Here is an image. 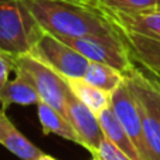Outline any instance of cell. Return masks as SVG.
<instances>
[{"label": "cell", "mask_w": 160, "mask_h": 160, "mask_svg": "<svg viewBox=\"0 0 160 160\" xmlns=\"http://www.w3.org/2000/svg\"><path fill=\"white\" fill-rule=\"evenodd\" d=\"M92 160H132L126 153L118 149L109 139L103 138L98 149L92 153Z\"/></svg>", "instance_id": "obj_18"}, {"label": "cell", "mask_w": 160, "mask_h": 160, "mask_svg": "<svg viewBox=\"0 0 160 160\" xmlns=\"http://www.w3.org/2000/svg\"><path fill=\"white\" fill-rule=\"evenodd\" d=\"M152 75H154V77H156V78H157V79H159V81H160V71H157V72L152 74Z\"/></svg>", "instance_id": "obj_21"}, {"label": "cell", "mask_w": 160, "mask_h": 160, "mask_svg": "<svg viewBox=\"0 0 160 160\" xmlns=\"http://www.w3.org/2000/svg\"><path fill=\"white\" fill-rule=\"evenodd\" d=\"M65 81L71 92L82 103H85L94 113L98 115L103 109L111 106L112 94L88 84L82 78H65Z\"/></svg>", "instance_id": "obj_15"}, {"label": "cell", "mask_w": 160, "mask_h": 160, "mask_svg": "<svg viewBox=\"0 0 160 160\" xmlns=\"http://www.w3.org/2000/svg\"><path fill=\"white\" fill-rule=\"evenodd\" d=\"M125 81L149 108L160 122V81L154 75H148L140 68L133 65L123 74Z\"/></svg>", "instance_id": "obj_11"}, {"label": "cell", "mask_w": 160, "mask_h": 160, "mask_svg": "<svg viewBox=\"0 0 160 160\" xmlns=\"http://www.w3.org/2000/svg\"><path fill=\"white\" fill-rule=\"evenodd\" d=\"M99 3L125 13H148L159 9L156 0H99Z\"/></svg>", "instance_id": "obj_17"}, {"label": "cell", "mask_w": 160, "mask_h": 160, "mask_svg": "<svg viewBox=\"0 0 160 160\" xmlns=\"http://www.w3.org/2000/svg\"><path fill=\"white\" fill-rule=\"evenodd\" d=\"M12 67L16 75L24 78L33 85L41 102L55 108L67 118L65 97L68 85L64 77L30 52L12 54Z\"/></svg>", "instance_id": "obj_3"}, {"label": "cell", "mask_w": 160, "mask_h": 160, "mask_svg": "<svg viewBox=\"0 0 160 160\" xmlns=\"http://www.w3.org/2000/svg\"><path fill=\"white\" fill-rule=\"evenodd\" d=\"M13 71L12 67V54L0 50V92L3 91L4 85L9 81V74Z\"/></svg>", "instance_id": "obj_19"}, {"label": "cell", "mask_w": 160, "mask_h": 160, "mask_svg": "<svg viewBox=\"0 0 160 160\" xmlns=\"http://www.w3.org/2000/svg\"><path fill=\"white\" fill-rule=\"evenodd\" d=\"M38 102L41 101L34 87L18 75H16L14 79H9L3 91L0 92V103H2V109L4 111L10 105L30 106L37 105Z\"/></svg>", "instance_id": "obj_14"}, {"label": "cell", "mask_w": 160, "mask_h": 160, "mask_svg": "<svg viewBox=\"0 0 160 160\" xmlns=\"http://www.w3.org/2000/svg\"><path fill=\"white\" fill-rule=\"evenodd\" d=\"M111 109L115 112L116 118L119 119L121 125L126 130L128 136L140 153L142 159L148 160V149H146L145 136H143L140 105L135 92L130 89L126 81H123L112 92Z\"/></svg>", "instance_id": "obj_6"}, {"label": "cell", "mask_w": 160, "mask_h": 160, "mask_svg": "<svg viewBox=\"0 0 160 160\" xmlns=\"http://www.w3.org/2000/svg\"><path fill=\"white\" fill-rule=\"evenodd\" d=\"M125 42L130 58L145 67L150 74L160 71V40L145 37L130 31L116 30Z\"/></svg>", "instance_id": "obj_9"}, {"label": "cell", "mask_w": 160, "mask_h": 160, "mask_svg": "<svg viewBox=\"0 0 160 160\" xmlns=\"http://www.w3.org/2000/svg\"><path fill=\"white\" fill-rule=\"evenodd\" d=\"M55 36V34H54ZM62 42L84 55L89 62H101L111 65L121 72H126L135 65L130 58L126 47L121 42L109 40L94 38V37H72V36H57Z\"/></svg>", "instance_id": "obj_5"}, {"label": "cell", "mask_w": 160, "mask_h": 160, "mask_svg": "<svg viewBox=\"0 0 160 160\" xmlns=\"http://www.w3.org/2000/svg\"><path fill=\"white\" fill-rule=\"evenodd\" d=\"M42 33L23 0H0V50L13 55L30 52Z\"/></svg>", "instance_id": "obj_2"}, {"label": "cell", "mask_w": 160, "mask_h": 160, "mask_svg": "<svg viewBox=\"0 0 160 160\" xmlns=\"http://www.w3.org/2000/svg\"><path fill=\"white\" fill-rule=\"evenodd\" d=\"M101 4L103 17L108 23L121 31H130L145 37L160 40V9L148 13H125Z\"/></svg>", "instance_id": "obj_8"}, {"label": "cell", "mask_w": 160, "mask_h": 160, "mask_svg": "<svg viewBox=\"0 0 160 160\" xmlns=\"http://www.w3.org/2000/svg\"><path fill=\"white\" fill-rule=\"evenodd\" d=\"M0 145L21 160H37L44 152L30 142L0 109Z\"/></svg>", "instance_id": "obj_10"}, {"label": "cell", "mask_w": 160, "mask_h": 160, "mask_svg": "<svg viewBox=\"0 0 160 160\" xmlns=\"http://www.w3.org/2000/svg\"><path fill=\"white\" fill-rule=\"evenodd\" d=\"M30 54L47 64L64 78H82L89 67V61L84 55L48 31H44L37 40Z\"/></svg>", "instance_id": "obj_4"}, {"label": "cell", "mask_w": 160, "mask_h": 160, "mask_svg": "<svg viewBox=\"0 0 160 160\" xmlns=\"http://www.w3.org/2000/svg\"><path fill=\"white\" fill-rule=\"evenodd\" d=\"M98 119H99L101 128H102L106 139L111 140L116 148L121 149L123 153H126L132 160H143L133 142L130 140V138L128 136L126 130L123 129L119 119L116 118L115 112L111 109V106L103 109L101 113H98Z\"/></svg>", "instance_id": "obj_12"}, {"label": "cell", "mask_w": 160, "mask_h": 160, "mask_svg": "<svg viewBox=\"0 0 160 160\" xmlns=\"http://www.w3.org/2000/svg\"><path fill=\"white\" fill-rule=\"evenodd\" d=\"M37 112H38V119L44 135L54 133V135L61 136L62 139L79 145V139L75 130H74L72 125L60 111H57L55 108L44 102H38L37 103Z\"/></svg>", "instance_id": "obj_13"}, {"label": "cell", "mask_w": 160, "mask_h": 160, "mask_svg": "<svg viewBox=\"0 0 160 160\" xmlns=\"http://www.w3.org/2000/svg\"><path fill=\"white\" fill-rule=\"evenodd\" d=\"M67 119L72 125L79 139V146L85 148L91 154L98 149L99 143L105 138L101 128L98 115L91 111L85 103H82L68 88L65 97Z\"/></svg>", "instance_id": "obj_7"}, {"label": "cell", "mask_w": 160, "mask_h": 160, "mask_svg": "<svg viewBox=\"0 0 160 160\" xmlns=\"http://www.w3.org/2000/svg\"><path fill=\"white\" fill-rule=\"evenodd\" d=\"M82 79L99 89L112 94L125 81V75L123 72H121L119 70L111 65L101 62H89V67H88L85 75L82 77Z\"/></svg>", "instance_id": "obj_16"}, {"label": "cell", "mask_w": 160, "mask_h": 160, "mask_svg": "<svg viewBox=\"0 0 160 160\" xmlns=\"http://www.w3.org/2000/svg\"><path fill=\"white\" fill-rule=\"evenodd\" d=\"M37 160H57V159H55V157H52V156H50V154H45V153H42L41 156H40Z\"/></svg>", "instance_id": "obj_20"}, {"label": "cell", "mask_w": 160, "mask_h": 160, "mask_svg": "<svg viewBox=\"0 0 160 160\" xmlns=\"http://www.w3.org/2000/svg\"><path fill=\"white\" fill-rule=\"evenodd\" d=\"M41 28L55 36L94 37L121 42L102 14L99 0H23Z\"/></svg>", "instance_id": "obj_1"}, {"label": "cell", "mask_w": 160, "mask_h": 160, "mask_svg": "<svg viewBox=\"0 0 160 160\" xmlns=\"http://www.w3.org/2000/svg\"><path fill=\"white\" fill-rule=\"evenodd\" d=\"M157 2V4H159V9H160V0H156Z\"/></svg>", "instance_id": "obj_22"}]
</instances>
